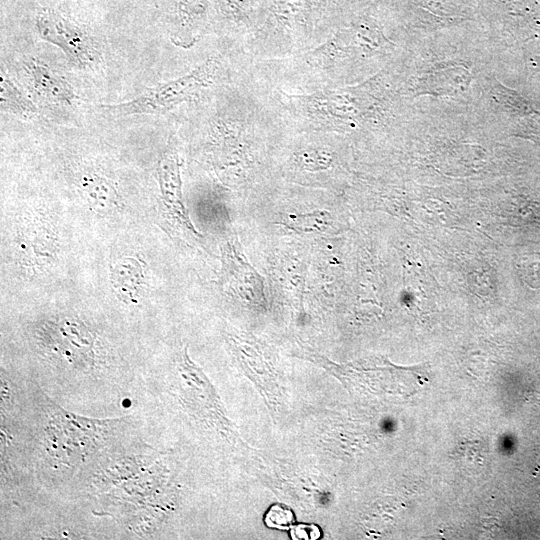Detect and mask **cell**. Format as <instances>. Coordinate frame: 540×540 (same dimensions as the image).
I'll return each mask as SVG.
<instances>
[{"instance_id":"3957f363","label":"cell","mask_w":540,"mask_h":540,"mask_svg":"<svg viewBox=\"0 0 540 540\" xmlns=\"http://www.w3.org/2000/svg\"><path fill=\"white\" fill-rule=\"evenodd\" d=\"M223 279L242 300L260 305L265 302L261 276L250 265L236 243H228L223 254Z\"/></svg>"},{"instance_id":"52a82bcc","label":"cell","mask_w":540,"mask_h":540,"mask_svg":"<svg viewBox=\"0 0 540 540\" xmlns=\"http://www.w3.org/2000/svg\"><path fill=\"white\" fill-rule=\"evenodd\" d=\"M290 224L302 231H325L327 229V214L313 213L292 217Z\"/></svg>"},{"instance_id":"ba28073f","label":"cell","mask_w":540,"mask_h":540,"mask_svg":"<svg viewBox=\"0 0 540 540\" xmlns=\"http://www.w3.org/2000/svg\"><path fill=\"white\" fill-rule=\"evenodd\" d=\"M298 162L306 170H324L330 163V157L323 150H307L299 154Z\"/></svg>"},{"instance_id":"277c9868","label":"cell","mask_w":540,"mask_h":540,"mask_svg":"<svg viewBox=\"0 0 540 540\" xmlns=\"http://www.w3.org/2000/svg\"><path fill=\"white\" fill-rule=\"evenodd\" d=\"M25 69L36 92L42 97L64 105L71 104L75 99L72 86L47 66L33 61Z\"/></svg>"},{"instance_id":"9c48e42d","label":"cell","mask_w":540,"mask_h":540,"mask_svg":"<svg viewBox=\"0 0 540 540\" xmlns=\"http://www.w3.org/2000/svg\"><path fill=\"white\" fill-rule=\"evenodd\" d=\"M207 6V0H179L178 10L186 22L195 21L201 16Z\"/></svg>"},{"instance_id":"8fae6325","label":"cell","mask_w":540,"mask_h":540,"mask_svg":"<svg viewBox=\"0 0 540 540\" xmlns=\"http://www.w3.org/2000/svg\"><path fill=\"white\" fill-rule=\"evenodd\" d=\"M532 63H533L534 68H535L537 71H540V56H535V57L532 59Z\"/></svg>"},{"instance_id":"30bf717a","label":"cell","mask_w":540,"mask_h":540,"mask_svg":"<svg viewBox=\"0 0 540 540\" xmlns=\"http://www.w3.org/2000/svg\"><path fill=\"white\" fill-rule=\"evenodd\" d=\"M320 535L321 531L315 524L300 523L290 527V536L293 540H316Z\"/></svg>"},{"instance_id":"5b68a950","label":"cell","mask_w":540,"mask_h":540,"mask_svg":"<svg viewBox=\"0 0 540 540\" xmlns=\"http://www.w3.org/2000/svg\"><path fill=\"white\" fill-rule=\"evenodd\" d=\"M0 103L5 112L26 120L37 114L34 104L3 73H1Z\"/></svg>"},{"instance_id":"8992f818","label":"cell","mask_w":540,"mask_h":540,"mask_svg":"<svg viewBox=\"0 0 540 540\" xmlns=\"http://www.w3.org/2000/svg\"><path fill=\"white\" fill-rule=\"evenodd\" d=\"M264 522L269 528L290 529L294 522V514L290 508L274 504L268 509Z\"/></svg>"},{"instance_id":"7a4b0ae2","label":"cell","mask_w":540,"mask_h":540,"mask_svg":"<svg viewBox=\"0 0 540 540\" xmlns=\"http://www.w3.org/2000/svg\"><path fill=\"white\" fill-rule=\"evenodd\" d=\"M35 27L43 40L63 51L72 66L92 68L101 61V54L92 38L60 12L42 8L36 14Z\"/></svg>"},{"instance_id":"6da1fadb","label":"cell","mask_w":540,"mask_h":540,"mask_svg":"<svg viewBox=\"0 0 540 540\" xmlns=\"http://www.w3.org/2000/svg\"><path fill=\"white\" fill-rule=\"evenodd\" d=\"M216 69V61L208 59L190 73L148 88L133 100L114 105H103L101 108L116 116L166 112L212 84Z\"/></svg>"}]
</instances>
